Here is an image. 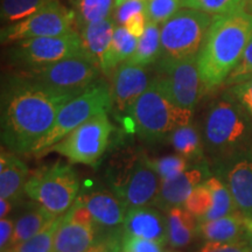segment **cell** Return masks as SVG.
Segmentation results:
<instances>
[{"instance_id":"1","label":"cell","mask_w":252,"mask_h":252,"mask_svg":"<svg viewBox=\"0 0 252 252\" xmlns=\"http://www.w3.org/2000/svg\"><path fill=\"white\" fill-rule=\"evenodd\" d=\"M80 94L49 89L21 74L1 86V141L15 154H32L48 133L64 104Z\"/></svg>"},{"instance_id":"2","label":"cell","mask_w":252,"mask_h":252,"mask_svg":"<svg viewBox=\"0 0 252 252\" xmlns=\"http://www.w3.org/2000/svg\"><path fill=\"white\" fill-rule=\"evenodd\" d=\"M252 37V13L239 9L214 15L213 23L197 54L204 93L225 83Z\"/></svg>"},{"instance_id":"3","label":"cell","mask_w":252,"mask_h":252,"mask_svg":"<svg viewBox=\"0 0 252 252\" xmlns=\"http://www.w3.org/2000/svg\"><path fill=\"white\" fill-rule=\"evenodd\" d=\"M201 132L206 152L220 162L248 153L252 146L251 118L228 93L210 104Z\"/></svg>"},{"instance_id":"4","label":"cell","mask_w":252,"mask_h":252,"mask_svg":"<svg viewBox=\"0 0 252 252\" xmlns=\"http://www.w3.org/2000/svg\"><path fill=\"white\" fill-rule=\"evenodd\" d=\"M128 115L133 122L135 133L145 140L157 141L168 137L175 128L193 122L194 111L175 105L154 76Z\"/></svg>"},{"instance_id":"5","label":"cell","mask_w":252,"mask_h":252,"mask_svg":"<svg viewBox=\"0 0 252 252\" xmlns=\"http://www.w3.org/2000/svg\"><path fill=\"white\" fill-rule=\"evenodd\" d=\"M106 179L112 193L127 209L152 206L161 186V179L145 153L132 154L113 163L109 167Z\"/></svg>"},{"instance_id":"6","label":"cell","mask_w":252,"mask_h":252,"mask_svg":"<svg viewBox=\"0 0 252 252\" xmlns=\"http://www.w3.org/2000/svg\"><path fill=\"white\" fill-rule=\"evenodd\" d=\"M113 106L111 86L105 81L98 80L83 90L80 94L69 100L60 110L54 125L41 139L32 154L39 156L53 145L61 141L83 123L103 112H109Z\"/></svg>"},{"instance_id":"7","label":"cell","mask_w":252,"mask_h":252,"mask_svg":"<svg viewBox=\"0 0 252 252\" xmlns=\"http://www.w3.org/2000/svg\"><path fill=\"white\" fill-rule=\"evenodd\" d=\"M80 190L76 172L68 163L58 161L31 173L25 194L55 216L70 209Z\"/></svg>"},{"instance_id":"8","label":"cell","mask_w":252,"mask_h":252,"mask_svg":"<svg viewBox=\"0 0 252 252\" xmlns=\"http://www.w3.org/2000/svg\"><path fill=\"white\" fill-rule=\"evenodd\" d=\"M214 15L182 7L161 25V54L159 60L195 58L213 23Z\"/></svg>"},{"instance_id":"9","label":"cell","mask_w":252,"mask_h":252,"mask_svg":"<svg viewBox=\"0 0 252 252\" xmlns=\"http://www.w3.org/2000/svg\"><path fill=\"white\" fill-rule=\"evenodd\" d=\"M113 131L115 127L110 122L108 112L99 113L37 157L53 152L64 157L70 163L96 166L108 149Z\"/></svg>"},{"instance_id":"10","label":"cell","mask_w":252,"mask_h":252,"mask_svg":"<svg viewBox=\"0 0 252 252\" xmlns=\"http://www.w3.org/2000/svg\"><path fill=\"white\" fill-rule=\"evenodd\" d=\"M77 55L83 54L80 34L76 30L59 36L18 41L12 43L7 50L9 63L20 70L42 68Z\"/></svg>"},{"instance_id":"11","label":"cell","mask_w":252,"mask_h":252,"mask_svg":"<svg viewBox=\"0 0 252 252\" xmlns=\"http://www.w3.org/2000/svg\"><path fill=\"white\" fill-rule=\"evenodd\" d=\"M100 72L93 62L83 55H77L42 68L20 70L19 74L60 93L81 94L99 80Z\"/></svg>"},{"instance_id":"12","label":"cell","mask_w":252,"mask_h":252,"mask_svg":"<svg viewBox=\"0 0 252 252\" xmlns=\"http://www.w3.org/2000/svg\"><path fill=\"white\" fill-rule=\"evenodd\" d=\"M75 30V15L60 0H54L31 17L17 24L2 26L1 45H12L21 40L59 36Z\"/></svg>"},{"instance_id":"13","label":"cell","mask_w":252,"mask_h":252,"mask_svg":"<svg viewBox=\"0 0 252 252\" xmlns=\"http://www.w3.org/2000/svg\"><path fill=\"white\" fill-rule=\"evenodd\" d=\"M157 78L169 99L179 108L194 111L204 93L197 56L185 60H159Z\"/></svg>"},{"instance_id":"14","label":"cell","mask_w":252,"mask_h":252,"mask_svg":"<svg viewBox=\"0 0 252 252\" xmlns=\"http://www.w3.org/2000/svg\"><path fill=\"white\" fill-rule=\"evenodd\" d=\"M149 67L126 61L112 74L113 105L119 112L128 113L133 104L150 86Z\"/></svg>"},{"instance_id":"15","label":"cell","mask_w":252,"mask_h":252,"mask_svg":"<svg viewBox=\"0 0 252 252\" xmlns=\"http://www.w3.org/2000/svg\"><path fill=\"white\" fill-rule=\"evenodd\" d=\"M210 176L212 173L206 161L191 163L180 175L161 181L159 194L152 206L165 212L174 207H184L191 191Z\"/></svg>"},{"instance_id":"16","label":"cell","mask_w":252,"mask_h":252,"mask_svg":"<svg viewBox=\"0 0 252 252\" xmlns=\"http://www.w3.org/2000/svg\"><path fill=\"white\" fill-rule=\"evenodd\" d=\"M123 235L156 242L165 247L168 244L167 215L156 207L130 208L123 224Z\"/></svg>"},{"instance_id":"17","label":"cell","mask_w":252,"mask_h":252,"mask_svg":"<svg viewBox=\"0 0 252 252\" xmlns=\"http://www.w3.org/2000/svg\"><path fill=\"white\" fill-rule=\"evenodd\" d=\"M220 163H224V182L236 209L252 217V159L245 153Z\"/></svg>"},{"instance_id":"18","label":"cell","mask_w":252,"mask_h":252,"mask_svg":"<svg viewBox=\"0 0 252 252\" xmlns=\"http://www.w3.org/2000/svg\"><path fill=\"white\" fill-rule=\"evenodd\" d=\"M78 198L88 208L100 232L123 228L128 209L112 191L97 190L81 195Z\"/></svg>"},{"instance_id":"19","label":"cell","mask_w":252,"mask_h":252,"mask_svg":"<svg viewBox=\"0 0 252 252\" xmlns=\"http://www.w3.org/2000/svg\"><path fill=\"white\" fill-rule=\"evenodd\" d=\"M197 236L206 242L234 243L250 242L252 238V217L236 212L220 219L198 223Z\"/></svg>"},{"instance_id":"20","label":"cell","mask_w":252,"mask_h":252,"mask_svg":"<svg viewBox=\"0 0 252 252\" xmlns=\"http://www.w3.org/2000/svg\"><path fill=\"white\" fill-rule=\"evenodd\" d=\"M99 230L75 222L67 213L55 235L54 252H88L99 237Z\"/></svg>"},{"instance_id":"21","label":"cell","mask_w":252,"mask_h":252,"mask_svg":"<svg viewBox=\"0 0 252 252\" xmlns=\"http://www.w3.org/2000/svg\"><path fill=\"white\" fill-rule=\"evenodd\" d=\"M31 172L14 152L1 151L0 156V197L15 202L25 194Z\"/></svg>"},{"instance_id":"22","label":"cell","mask_w":252,"mask_h":252,"mask_svg":"<svg viewBox=\"0 0 252 252\" xmlns=\"http://www.w3.org/2000/svg\"><path fill=\"white\" fill-rule=\"evenodd\" d=\"M117 26L112 17L98 23L88 25L78 31L82 54L100 69L103 58L111 43L113 32Z\"/></svg>"},{"instance_id":"23","label":"cell","mask_w":252,"mask_h":252,"mask_svg":"<svg viewBox=\"0 0 252 252\" xmlns=\"http://www.w3.org/2000/svg\"><path fill=\"white\" fill-rule=\"evenodd\" d=\"M176 154L184 157L189 162L204 161V143L202 132L193 123L175 128L167 137Z\"/></svg>"},{"instance_id":"24","label":"cell","mask_w":252,"mask_h":252,"mask_svg":"<svg viewBox=\"0 0 252 252\" xmlns=\"http://www.w3.org/2000/svg\"><path fill=\"white\" fill-rule=\"evenodd\" d=\"M168 244L174 249L187 247L197 236L198 220L185 207H174L167 212Z\"/></svg>"},{"instance_id":"25","label":"cell","mask_w":252,"mask_h":252,"mask_svg":"<svg viewBox=\"0 0 252 252\" xmlns=\"http://www.w3.org/2000/svg\"><path fill=\"white\" fill-rule=\"evenodd\" d=\"M137 43V37L131 35L124 26L117 25L113 32L111 43L104 55L102 64H100L102 74L110 76L122 63L130 60L131 56L133 55Z\"/></svg>"},{"instance_id":"26","label":"cell","mask_w":252,"mask_h":252,"mask_svg":"<svg viewBox=\"0 0 252 252\" xmlns=\"http://www.w3.org/2000/svg\"><path fill=\"white\" fill-rule=\"evenodd\" d=\"M56 217L58 216L53 215L52 213H49L41 206H36L21 214L14 220V234L12 238L11 248L24 243L33 236H35L37 232L46 228L50 222H53Z\"/></svg>"},{"instance_id":"27","label":"cell","mask_w":252,"mask_h":252,"mask_svg":"<svg viewBox=\"0 0 252 252\" xmlns=\"http://www.w3.org/2000/svg\"><path fill=\"white\" fill-rule=\"evenodd\" d=\"M75 15V30L81 31L88 25L112 17L116 0H70Z\"/></svg>"},{"instance_id":"28","label":"cell","mask_w":252,"mask_h":252,"mask_svg":"<svg viewBox=\"0 0 252 252\" xmlns=\"http://www.w3.org/2000/svg\"><path fill=\"white\" fill-rule=\"evenodd\" d=\"M161 25L149 21L144 34L138 39L137 47L128 62L150 67L159 61L161 54Z\"/></svg>"},{"instance_id":"29","label":"cell","mask_w":252,"mask_h":252,"mask_svg":"<svg viewBox=\"0 0 252 252\" xmlns=\"http://www.w3.org/2000/svg\"><path fill=\"white\" fill-rule=\"evenodd\" d=\"M204 182L212 191L213 203L207 215L198 223L220 219V217L228 216L230 214L237 212L234 198H232L231 193H230L228 186L224 181L216 178V176H210Z\"/></svg>"},{"instance_id":"30","label":"cell","mask_w":252,"mask_h":252,"mask_svg":"<svg viewBox=\"0 0 252 252\" xmlns=\"http://www.w3.org/2000/svg\"><path fill=\"white\" fill-rule=\"evenodd\" d=\"M52 1L54 0H1L0 20L2 26L23 21Z\"/></svg>"},{"instance_id":"31","label":"cell","mask_w":252,"mask_h":252,"mask_svg":"<svg viewBox=\"0 0 252 252\" xmlns=\"http://www.w3.org/2000/svg\"><path fill=\"white\" fill-rule=\"evenodd\" d=\"M63 216H58L50 222L46 228H43L35 236L28 239V241L20 243L15 247L9 249V252H54L55 235L60 224H61Z\"/></svg>"},{"instance_id":"32","label":"cell","mask_w":252,"mask_h":252,"mask_svg":"<svg viewBox=\"0 0 252 252\" xmlns=\"http://www.w3.org/2000/svg\"><path fill=\"white\" fill-rule=\"evenodd\" d=\"M248 0H181V8H193L212 15L228 14L245 9Z\"/></svg>"},{"instance_id":"33","label":"cell","mask_w":252,"mask_h":252,"mask_svg":"<svg viewBox=\"0 0 252 252\" xmlns=\"http://www.w3.org/2000/svg\"><path fill=\"white\" fill-rule=\"evenodd\" d=\"M150 162L154 171L160 176L161 181L169 180L180 175L191 163L179 154H171V156L157 158V159L150 158Z\"/></svg>"},{"instance_id":"34","label":"cell","mask_w":252,"mask_h":252,"mask_svg":"<svg viewBox=\"0 0 252 252\" xmlns=\"http://www.w3.org/2000/svg\"><path fill=\"white\" fill-rule=\"evenodd\" d=\"M213 196L212 191L206 182L198 185L196 188L191 191L187 200L184 204V207L188 210L191 215L197 219L198 222L207 215L208 212L212 208Z\"/></svg>"},{"instance_id":"35","label":"cell","mask_w":252,"mask_h":252,"mask_svg":"<svg viewBox=\"0 0 252 252\" xmlns=\"http://www.w3.org/2000/svg\"><path fill=\"white\" fill-rule=\"evenodd\" d=\"M181 8V0H147L146 17L149 21L162 25Z\"/></svg>"},{"instance_id":"36","label":"cell","mask_w":252,"mask_h":252,"mask_svg":"<svg viewBox=\"0 0 252 252\" xmlns=\"http://www.w3.org/2000/svg\"><path fill=\"white\" fill-rule=\"evenodd\" d=\"M252 77V37L234 70L226 78L225 86L231 87Z\"/></svg>"},{"instance_id":"37","label":"cell","mask_w":252,"mask_h":252,"mask_svg":"<svg viewBox=\"0 0 252 252\" xmlns=\"http://www.w3.org/2000/svg\"><path fill=\"white\" fill-rule=\"evenodd\" d=\"M226 93L244 109L252 121V77L229 87Z\"/></svg>"},{"instance_id":"38","label":"cell","mask_w":252,"mask_h":252,"mask_svg":"<svg viewBox=\"0 0 252 252\" xmlns=\"http://www.w3.org/2000/svg\"><path fill=\"white\" fill-rule=\"evenodd\" d=\"M147 0H128L113 9L112 19L119 26H124L128 19L133 15L146 11Z\"/></svg>"},{"instance_id":"39","label":"cell","mask_w":252,"mask_h":252,"mask_svg":"<svg viewBox=\"0 0 252 252\" xmlns=\"http://www.w3.org/2000/svg\"><path fill=\"white\" fill-rule=\"evenodd\" d=\"M123 244V229L111 231L110 234H100L88 252H122Z\"/></svg>"},{"instance_id":"40","label":"cell","mask_w":252,"mask_h":252,"mask_svg":"<svg viewBox=\"0 0 252 252\" xmlns=\"http://www.w3.org/2000/svg\"><path fill=\"white\" fill-rule=\"evenodd\" d=\"M162 248L156 242L123 235L122 252H162Z\"/></svg>"},{"instance_id":"41","label":"cell","mask_w":252,"mask_h":252,"mask_svg":"<svg viewBox=\"0 0 252 252\" xmlns=\"http://www.w3.org/2000/svg\"><path fill=\"white\" fill-rule=\"evenodd\" d=\"M198 252H252V250L250 242H234V243L206 242Z\"/></svg>"},{"instance_id":"42","label":"cell","mask_w":252,"mask_h":252,"mask_svg":"<svg viewBox=\"0 0 252 252\" xmlns=\"http://www.w3.org/2000/svg\"><path fill=\"white\" fill-rule=\"evenodd\" d=\"M14 234V220L8 217L0 220V251L5 252L11 248Z\"/></svg>"},{"instance_id":"43","label":"cell","mask_w":252,"mask_h":252,"mask_svg":"<svg viewBox=\"0 0 252 252\" xmlns=\"http://www.w3.org/2000/svg\"><path fill=\"white\" fill-rule=\"evenodd\" d=\"M147 24H149V19L146 17V13H145V12H140V13L135 14L132 18L128 19L125 23L124 27L131 35L139 39V37L144 34Z\"/></svg>"},{"instance_id":"44","label":"cell","mask_w":252,"mask_h":252,"mask_svg":"<svg viewBox=\"0 0 252 252\" xmlns=\"http://www.w3.org/2000/svg\"><path fill=\"white\" fill-rule=\"evenodd\" d=\"M12 204H13L12 201L7 200V198L0 197V219H4V217L8 216V214L12 210Z\"/></svg>"},{"instance_id":"45","label":"cell","mask_w":252,"mask_h":252,"mask_svg":"<svg viewBox=\"0 0 252 252\" xmlns=\"http://www.w3.org/2000/svg\"><path fill=\"white\" fill-rule=\"evenodd\" d=\"M245 9H247L248 12H250V13H252V0H248V4Z\"/></svg>"},{"instance_id":"46","label":"cell","mask_w":252,"mask_h":252,"mask_svg":"<svg viewBox=\"0 0 252 252\" xmlns=\"http://www.w3.org/2000/svg\"><path fill=\"white\" fill-rule=\"evenodd\" d=\"M125 1H128V0H116V5H115V7H117V6L122 5L123 2H125Z\"/></svg>"},{"instance_id":"47","label":"cell","mask_w":252,"mask_h":252,"mask_svg":"<svg viewBox=\"0 0 252 252\" xmlns=\"http://www.w3.org/2000/svg\"><path fill=\"white\" fill-rule=\"evenodd\" d=\"M248 156L249 157H250L251 158V159H252V146L250 147V149H249V151H248Z\"/></svg>"},{"instance_id":"48","label":"cell","mask_w":252,"mask_h":252,"mask_svg":"<svg viewBox=\"0 0 252 252\" xmlns=\"http://www.w3.org/2000/svg\"><path fill=\"white\" fill-rule=\"evenodd\" d=\"M162 252H179V251H174V250H162Z\"/></svg>"},{"instance_id":"49","label":"cell","mask_w":252,"mask_h":252,"mask_svg":"<svg viewBox=\"0 0 252 252\" xmlns=\"http://www.w3.org/2000/svg\"><path fill=\"white\" fill-rule=\"evenodd\" d=\"M250 245H251V250H252V238H251V241H250Z\"/></svg>"},{"instance_id":"50","label":"cell","mask_w":252,"mask_h":252,"mask_svg":"<svg viewBox=\"0 0 252 252\" xmlns=\"http://www.w3.org/2000/svg\"><path fill=\"white\" fill-rule=\"evenodd\" d=\"M5 252H9V251H5Z\"/></svg>"},{"instance_id":"51","label":"cell","mask_w":252,"mask_h":252,"mask_svg":"<svg viewBox=\"0 0 252 252\" xmlns=\"http://www.w3.org/2000/svg\"><path fill=\"white\" fill-rule=\"evenodd\" d=\"M68 1H70V0H68Z\"/></svg>"},{"instance_id":"52","label":"cell","mask_w":252,"mask_h":252,"mask_svg":"<svg viewBox=\"0 0 252 252\" xmlns=\"http://www.w3.org/2000/svg\"><path fill=\"white\" fill-rule=\"evenodd\" d=\"M248 80H249V78H248Z\"/></svg>"}]
</instances>
